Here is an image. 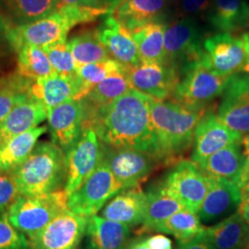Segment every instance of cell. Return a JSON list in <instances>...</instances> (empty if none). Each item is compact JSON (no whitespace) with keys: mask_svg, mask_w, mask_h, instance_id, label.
Listing matches in <instances>:
<instances>
[{"mask_svg":"<svg viewBox=\"0 0 249 249\" xmlns=\"http://www.w3.org/2000/svg\"><path fill=\"white\" fill-rule=\"evenodd\" d=\"M83 108V129L92 128L106 146L135 149L159 159L151 124L150 96L131 89L107 107Z\"/></svg>","mask_w":249,"mask_h":249,"instance_id":"cell-1","label":"cell"},{"mask_svg":"<svg viewBox=\"0 0 249 249\" xmlns=\"http://www.w3.org/2000/svg\"><path fill=\"white\" fill-rule=\"evenodd\" d=\"M152 127L159 149V159L166 163L178 161L192 145L196 125L205 113L193 111L172 101L150 96Z\"/></svg>","mask_w":249,"mask_h":249,"instance_id":"cell-2","label":"cell"},{"mask_svg":"<svg viewBox=\"0 0 249 249\" xmlns=\"http://www.w3.org/2000/svg\"><path fill=\"white\" fill-rule=\"evenodd\" d=\"M20 196H43L65 188L67 156L53 142H40L26 160L10 171Z\"/></svg>","mask_w":249,"mask_h":249,"instance_id":"cell-3","label":"cell"},{"mask_svg":"<svg viewBox=\"0 0 249 249\" xmlns=\"http://www.w3.org/2000/svg\"><path fill=\"white\" fill-rule=\"evenodd\" d=\"M108 9L62 5L52 14L36 22L22 26L9 27V39L14 51L23 45H47L68 41L67 37L74 27L96 20L107 15Z\"/></svg>","mask_w":249,"mask_h":249,"instance_id":"cell-4","label":"cell"},{"mask_svg":"<svg viewBox=\"0 0 249 249\" xmlns=\"http://www.w3.org/2000/svg\"><path fill=\"white\" fill-rule=\"evenodd\" d=\"M68 199L64 189L47 196H19L3 215L16 230L31 240L57 215L70 210Z\"/></svg>","mask_w":249,"mask_h":249,"instance_id":"cell-5","label":"cell"},{"mask_svg":"<svg viewBox=\"0 0 249 249\" xmlns=\"http://www.w3.org/2000/svg\"><path fill=\"white\" fill-rule=\"evenodd\" d=\"M201 59L182 68V79L179 80L173 97L187 108L206 113L208 105L222 95L229 77L212 71Z\"/></svg>","mask_w":249,"mask_h":249,"instance_id":"cell-6","label":"cell"},{"mask_svg":"<svg viewBox=\"0 0 249 249\" xmlns=\"http://www.w3.org/2000/svg\"><path fill=\"white\" fill-rule=\"evenodd\" d=\"M122 190V186L103 160L83 185L69 196L68 206L72 213L89 218L98 213L108 200Z\"/></svg>","mask_w":249,"mask_h":249,"instance_id":"cell-7","label":"cell"},{"mask_svg":"<svg viewBox=\"0 0 249 249\" xmlns=\"http://www.w3.org/2000/svg\"><path fill=\"white\" fill-rule=\"evenodd\" d=\"M202 29L194 18L185 17L170 24L164 31L165 62L182 68L200 60L205 53Z\"/></svg>","mask_w":249,"mask_h":249,"instance_id":"cell-8","label":"cell"},{"mask_svg":"<svg viewBox=\"0 0 249 249\" xmlns=\"http://www.w3.org/2000/svg\"><path fill=\"white\" fill-rule=\"evenodd\" d=\"M66 156L67 180L64 190L71 196L98 168L103 160V145L92 128H85Z\"/></svg>","mask_w":249,"mask_h":249,"instance_id":"cell-9","label":"cell"},{"mask_svg":"<svg viewBox=\"0 0 249 249\" xmlns=\"http://www.w3.org/2000/svg\"><path fill=\"white\" fill-rule=\"evenodd\" d=\"M103 160L123 190L140 187L154 169L157 160H160L156 156L139 150L111 147L105 149L104 146Z\"/></svg>","mask_w":249,"mask_h":249,"instance_id":"cell-10","label":"cell"},{"mask_svg":"<svg viewBox=\"0 0 249 249\" xmlns=\"http://www.w3.org/2000/svg\"><path fill=\"white\" fill-rule=\"evenodd\" d=\"M202 63L214 73L230 77L246 72L249 58L243 41L231 34L218 33L204 41Z\"/></svg>","mask_w":249,"mask_h":249,"instance_id":"cell-11","label":"cell"},{"mask_svg":"<svg viewBox=\"0 0 249 249\" xmlns=\"http://www.w3.org/2000/svg\"><path fill=\"white\" fill-rule=\"evenodd\" d=\"M162 183L185 209L197 214L209 190V180L196 162L179 160Z\"/></svg>","mask_w":249,"mask_h":249,"instance_id":"cell-12","label":"cell"},{"mask_svg":"<svg viewBox=\"0 0 249 249\" xmlns=\"http://www.w3.org/2000/svg\"><path fill=\"white\" fill-rule=\"evenodd\" d=\"M217 117L232 131L243 137L249 135V73L241 72L229 77Z\"/></svg>","mask_w":249,"mask_h":249,"instance_id":"cell-13","label":"cell"},{"mask_svg":"<svg viewBox=\"0 0 249 249\" xmlns=\"http://www.w3.org/2000/svg\"><path fill=\"white\" fill-rule=\"evenodd\" d=\"M88 221L89 218L67 210L30 240L31 249H78Z\"/></svg>","mask_w":249,"mask_h":249,"instance_id":"cell-14","label":"cell"},{"mask_svg":"<svg viewBox=\"0 0 249 249\" xmlns=\"http://www.w3.org/2000/svg\"><path fill=\"white\" fill-rule=\"evenodd\" d=\"M132 89L160 101L174 95L179 82L178 68L170 63H142L127 69Z\"/></svg>","mask_w":249,"mask_h":249,"instance_id":"cell-15","label":"cell"},{"mask_svg":"<svg viewBox=\"0 0 249 249\" xmlns=\"http://www.w3.org/2000/svg\"><path fill=\"white\" fill-rule=\"evenodd\" d=\"M84 108L81 100L71 99L47 111L52 142L67 153L83 131Z\"/></svg>","mask_w":249,"mask_h":249,"instance_id":"cell-16","label":"cell"},{"mask_svg":"<svg viewBox=\"0 0 249 249\" xmlns=\"http://www.w3.org/2000/svg\"><path fill=\"white\" fill-rule=\"evenodd\" d=\"M243 139L242 135L223 124L217 115L213 112H206L196 125L192 160L200 166L215 152L231 143L241 142Z\"/></svg>","mask_w":249,"mask_h":249,"instance_id":"cell-17","label":"cell"},{"mask_svg":"<svg viewBox=\"0 0 249 249\" xmlns=\"http://www.w3.org/2000/svg\"><path fill=\"white\" fill-rule=\"evenodd\" d=\"M199 167L209 175L231 181L241 190L249 182V155L243 141L215 152Z\"/></svg>","mask_w":249,"mask_h":249,"instance_id":"cell-18","label":"cell"},{"mask_svg":"<svg viewBox=\"0 0 249 249\" xmlns=\"http://www.w3.org/2000/svg\"><path fill=\"white\" fill-rule=\"evenodd\" d=\"M96 31L101 42L107 47L114 60L128 69L142 64L138 46L131 34L113 15H107Z\"/></svg>","mask_w":249,"mask_h":249,"instance_id":"cell-19","label":"cell"},{"mask_svg":"<svg viewBox=\"0 0 249 249\" xmlns=\"http://www.w3.org/2000/svg\"><path fill=\"white\" fill-rule=\"evenodd\" d=\"M207 175L209 190L197 213L198 218L203 222L230 213L234 209H238L242 201V192L236 185L227 179Z\"/></svg>","mask_w":249,"mask_h":249,"instance_id":"cell-20","label":"cell"},{"mask_svg":"<svg viewBox=\"0 0 249 249\" xmlns=\"http://www.w3.org/2000/svg\"><path fill=\"white\" fill-rule=\"evenodd\" d=\"M81 91L78 75L64 76L57 73L33 81L30 88L31 96L41 102L47 111L71 99L81 100Z\"/></svg>","mask_w":249,"mask_h":249,"instance_id":"cell-21","label":"cell"},{"mask_svg":"<svg viewBox=\"0 0 249 249\" xmlns=\"http://www.w3.org/2000/svg\"><path fill=\"white\" fill-rule=\"evenodd\" d=\"M167 4L166 0H123L111 15L131 34L151 23H163Z\"/></svg>","mask_w":249,"mask_h":249,"instance_id":"cell-22","label":"cell"},{"mask_svg":"<svg viewBox=\"0 0 249 249\" xmlns=\"http://www.w3.org/2000/svg\"><path fill=\"white\" fill-rule=\"evenodd\" d=\"M147 211V195L141 187L119 192L107 202L101 217L128 227L142 224Z\"/></svg>","mask_w":249,"mask_h":249,"instance_id":"cell-23","label":"cell"},{"mask_svg":"<svg viewBox=\"0 0 249 249\" xmlns=\"http://www.w3.org/2000/svg\"><path fill=\"white\" fill-rule=\"evenodd\" d=\"M45 119H47V109L30 95L14 107L0 123V148L13 138L38 126Z\"/></svg>","mask_w":249,"mask_h":249,"instance_id":"cell-24","label":"cell"},{"mask_svg":"<svg viewBox=\"0 0 249 249\" xmlns=\"http://www.w3.org/2000/svg\"><path fill=\"white\" fill-rule=\"evenodd\" d=\"M129 237L127 225L94 215L88 221L83 249H124Z\"/></svg>","mask_w":249,"mask_h":249,"instance_id":"cell-25","label":"cell"},{"mask_svg":"<svg viewBox=\"0 0 249 249\" xmlns=\"http://www.w3.org/2000/svg\"><path fill=\"white\" fill-rule=\"evenodd\" d=\"M62 5L60 0H0V14L9 26H22L52 14Z\"/></svg>","mask_w":249,"mask_h":249,"instance_id":"cell-26","label":"cell"},{"mask_svg":"<svg viewBox=\"0 0 249 249\" xmlns=\"http://www.w3.org/2000/svg\"><path fill=\"white\" fill-rule=\"evenodd\" d=\"M147 195V211L140 230L141 234L156 231L157 227L169 219L172 215L185 209L177 196L170 192L163 183L152 187Z\"/></svg>","mask_w":249,"mask_h":249,"instance_id":"cell-27","label":"cell"},{"mask_svg":"<svg viewBox=\"0 0 249 249\" xmlns=\"http://www.w3.org/2000/svg\"><path fill=\"white\" fill-rule=\"evenodd\" d=\"M205 232L211 249H243L249 239V225L236 212Z\"/></svg>","mask_w":249,"mask_h":249,"instance_id":"cell-28","label":"cell"},{"mask_svg":"<svg viewBox=\"0 0 249 249\" xmlns=\"http://www.w3.org/2000/svg\"><path fill=\"white\" fill-rule=\"evenodd\" d=\"M247 0H212L208 20L219 33H235L247 26Z\"/></svg>","mask_w":249,"mask_h":249,"instance_id":"cell-29","label":"cell"},{"mask_svg":"<svg viewBox=\"0 0 249 249\" xmlns=\"http://www.w3.org/2000/svg\"><path fill=\"white\" fill-rule=\"evenodd\" d=\"M46 131V126H36L2 146L0 148V172H10L22 163Z\"/></svg>","mask_w":249,"mask_h":249,"instance_id":"cell-30","label":"cell"},{"mask_svg":"<svg viewBox=\"0 0 249 249\" xmlns=\"http://www.w3.org/2000/svg\"><path fill=\"white\" fill-rule=\"evenodd\" d=\"M127 69L107 77L94 86L84 98L81 99L84 107L99 109L107 107L132 89L127 76Z\"/></svg>","mask_w":249,"mask_h":249,"instance_id":"cell-31","label":"cell"},{"mask_svg":"<svg viewBox=\"0 0 249 249\" xmlns=\"http://www.w3.org/2000/svg\"><path fill=\"white\" fill-rule=\"evenodd\" d=\"M165 23H151L133 33V38L142 63H165Z\"/></svg>","mask_w":249,"mask_h":249,"instance_id":"cell-32","label":"cell"},{"mask_svg":"<svg viewBox=\"0 0 249 249\" xmlns=\"http://www.w3.org/2000/svg\"><path fill=\"white\" fill-rule=\"evenodd\" d=\"M77 67L111 59L107 47L101 42L97 31H88L68 41ZM113 59V58H112Z\"/></svg>","mask_w":249,"mask_h":249,"instance_id":"cell-33","label":"cell"},{"mask_svg":"<svg viewBox=\"0 0 249 249\" xmlns=\"http://www.w3.org/2000/svg\"><path fill=\"white\" fill-rule=\"evenodd\" d=\"M16 52L18 53L17 73L19 76L35 81L55 73L43 47L23 45Z\"/></svg>","mask_w":249,"mask_h":249,"instance_id":"cell-34","label":"cell"},{"mask_svg":"<svg viewBox=\"0 0 249 249\" xmlns=\"http://www.w3.org/2000/svg\"><path fill=\"white\" fill-rule=\"evenodd\" d=\"M32 80L14 73L0 78V123L12 109L30 95Z\"/></svg>","mask_w":249,"mask_h":249,"instance_id":"cell-35","label":"cell"},{"mask_svg":"<svg viewBox=\"0 0 249 249\" xmlns=\"http://www.w3.org/2000/svg\"><path fill=\"white\" fill-rule=\"evenodd\" d=\"M205 229L206 227L202 225L197 214L183 209L161 223L155 231L172 234L179 243H185L196 237Z\"/></svg>","mask_w":249,"mask_h":249,"instance_id":"cell-36","label":"cell"},{"mask_svg":"<svg viewBox=\"0 0 249 249\" xmlns=\"http://www.w3.org/2000/svg\"><path fill=\"white\" fill-rule=\"evenodd\" d=\"M126 68L114 59L88 64L77 68V74L81 82V99L84 98L91 89L107 77L116 72L123 71Z\"/></svg>","mask_w":249,"mask_h":249,"instance_id":"cell-37","label":"cell"},{"mask_svg":"<svg viewBox=\"0 0 249 249\" xmlns=\"http://www.w3.org/2000/svg\"><path fill=\"white\" fill-rule=\"evenodd\" d=\"M52 65L53 71L64 76H77V64L68 41L43 47Z\"/></svg>","mask_w":249,"mask_h":249,"instance_id":"cell-38","label":"cell"},{"mask_svg":"<svg viewBox=\"0 0 249 249\" xmlns=\"http://www.w3.org/2000/svg\"><path fill=\"white\" fill-rule=\"evenodd\" d=\"M0 249H31L29 238L16 230L3 214H0Z\"/></svg>","mask_w":249,"mask_h":249,"instance_id":"cell-39","label":"cell"},{"mask_svg":"<svg viewBox=\"0 0 249 249\" xmlns=\"http://www.w3.org/2000/svg\"><path fill=\"white\" fill-rule=\"evenodd\" d=\"M19 196L10 172H0V214L5 213Z\"/></svg>","mask_w":249,"mask_h":249,"instance_id":"cell-40","label":"cell"},{"mask_svg":"<svg viewBox=\"0 0 249 249\" xmlns=\"http://www.w3.org/2000/svg\"><path fill=\"white\" fill-rule=\"evenodd\" d=\"M9 24L0 14V68L7 62L13 47L9 39Z\"/></svg>","mask_w":249,"mask_h":249,"instance_id":"cell-41","label":"cell"},{"mask_svg":"<svg viewBox=\"0 0 249 249\" xmlns=\"http://www.w3.org/2000/svg\"><path fill=\"white\" fill-rule=\"evenodd\" d=\"M212 5V0H182L181 9L187 17L193 18L209 11Z\"/></svg>","mask_w":249,"mask_h":249,"instance_id":"cell-42","label":"cell"},{"mask_svg":"<svg viewBox=\"0 0 249 249\" xmlns=\"http://www.w3.org/2000/svg\"><path fill=\"white\" fill-rule=\"evenodd\" d=\"M60 1L65 5L110 9L114 0H60Z\"/></svg>","mask_w":249,"mask_h":249,"instance_id":"cell-43","label":"cell"},{"mask_svg":"<svg viewBox=\"0 0 249 249\" xmlns=\"http://www.w3.org/2000/svg\"><path fill=\"white\" fill-rule=\"evenodd\" d=\"M178 249H211L207 234L204 231L197 234L196 237L185 243H179Z\"/></svg>","mask_w":249,"mask_h":249,"instance_id":"cell-44","label":"cell"},{"mask_svg":"<svg viewBox=\"0 0 249 249\" xmlns=\"http://www.w3.org/2000/svg\"><path fill=\"white\" fill-rule=\"evenodd\" d=\"M145 244L150 249H172V241L163 234H156L145 238Z\"/></svg>","mask_w":249,"mask_h":249,"instance_id":"cell-45","label":"cell"},{"mask_svg":"<svg viewBox=\"0 0 249 249\" xmlns=\"http://www.w3.org/2000/svg\"><path fill=\"white\" fill-rule=\"evenodd\" d=\"M237 212L249 225V196H242V201Z\"/></svg>","mask_w":249,"mask_h":249,"instance_id":"cell-46","label":"cell"},{"mask_svg":"<svg viewBox=\"0 0 249 249\" xmlns=\"http://www.w3.org/2000/svg\"><path fill=\"white\" fill-rule=\"evenodd\" d=\"M124 249H150L147 245L145 244V238H142V236L134 239V240H129L127 243L126 247Z\"/></svg>","mask_w":249,"mask_h":249,"instance_id":"cell-47","label":"cell"},{"mask_svg":"<svg viewBox=\"0 0 249 249\" xmlns=\"http://www.w3.org/2000/svg\"><path fill=\"white\" fill-rule=\"evenodd\" d=\"M241 40L243 41V44H244V46H245V50H246V52L248 53V56H249V32L243 34L242 37H241Z\"/></svg>","mask_w":249,"mask_h":249,"instance_id":"cell-48","label":"cell"},{"mask_svg":"<svg viewBox=\"0 0 249 249\" xmlns=\"http://www.w3.org/2000/svg\"><path fill=\"white\" fill-rule=\"evenodd\" d=\"M121 1H123V0H114L113 1V3H112V6H111V8L109 9V12H108V15H111L112 14V12L115 10L116 7H117V5L121 2Z\"/></svg>","mask_w":249,"mask_h":249,"instance_id":"cell-49","label":"cell"},{"mask_svg":"<svg viewBox=\"0 0 249 249\" xmlns=\"http://www.w3.org/2000/svg\"><path fill=\"white\" fill-rule=\"evenodd\" d=\"M243 143H244V146H245V148H246V151H247V152L249 153V135L246 136V137H244V139H243Z\"/></svg>","mask_w":249,"mask_h":249,"instance_id":"cell-50","label":"cell"},{"mask_svg":"<svg viewBox=\"0 0 249 249\" xmlns=\"http://www.w3.org/2000/svg\"><path fill=\"white\" fill-rule=\"evenodd\" d=\"M241 192H242V196H249V179L248 185L241 190Z\"/></svg>","mask_w":249,"mask_h":249,"instance_id":"cell-51","label":"cell"},{"mask_svg":"<svg viewBox=\"0 0 249 249\" xmlns=\"http://www.w3.org/2000/svg\"><path fill=\"white\" fill-rule=\"evenodd\" d=\"M167 1V3H177V2H179V1H182V0H166Z\"/></svg>","mask_w":249,"mask_h":249,"instance_id":"cell-52","label":"cell"},{"mask_svg":"<svg viewBox=\"0 0 249 249\" xmlns=\"http://www.w3.org/2000/svg\"><path fill=\"white\" fill-rule=\"evenodd\" d=\"M246 29H249V15H248V19H247V26H246Z\"/></svg>","mask_w":249,"mask_h":249,"instance_id":"cell-53","label":"cell"},{"mask_svg":"<svg viewBox=\"0 0 249 249\" xmlns=\"http://www.w3.org/2000/svg\"><path fill=\"white\" fill-rule=\"evenodd\" d=\"M243 249H249V239L248 242H247V244H246V246L243 248Z\"/></svg>","mask_w":249,"mask_h":249,"instance_id":"cell-54","label":"cell"},{"mask_svg":"<svg viewBox=\"0 0 249 249\" xmlns=\"http://www.w3.org/2000/svg\"><path fill=\"white\" fill-rule=\"evenodd\" d=\"M246 73H249V66L248 67V69H247V71H246Z\"/></svg>","mask_w":249,"mask_h":249,"instance_id":"cell-55","label":"cell"}]
</instances>
